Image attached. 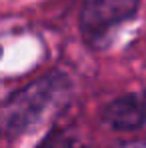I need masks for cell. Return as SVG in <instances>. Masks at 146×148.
<instances>
[{"mask_svg": "<svg viewBox=\"0 0 146 148\" xmlns=\"http://www.w3.org/2000/svg\"><path fill=\"white\" fill-rule=\"evenodd\" d=\"M70 84L60 72H50L22 86L0 102V132L24 134L52 116L68 98Z\"/></svg>", "mask_w": 146, "mask_h": 148, "instance_id": "cell-1", "label": "cell"}, {"mask_svg": "<svg viewBox=\"0 0 146 148\" xmlns=\"http://www.w3.org/2000/svg\"><path fill=\"white\" fill-rule=\"evenodd\" d=\"M140 0H86L80 10V32L90 46H100L116 26L130 20Z\"/></svg>", "mask_w": 146, "mask_h": 148, "instance_id": "cell-2", "label": "cell"}, {"mask_svg": "<svg viewBox=\"0 0 146 148\" xmlns=\"http://www.w3.org/2000/svg\"><path fill=\"white\" fill-rule=\"evenodd\" d=\"M104 122L114 130H136L146 126V90L110 102L104 108Z\"/></svg>", "mask_w": 146, "mask_h": 148, "instance_id": "cell-3", "label": "cell"}, {"mask_svg": "<svg viewBox=\"0 0 146 148\" xmlns=\"http://www.w3.org/2000/svg\"><path fill=\"white\" fill-rule=\"evenodd\" d=\"M36 148H84V144L78 140V136L68 130H52L46 134Z\"/></svg>", "mask_w": 146, "mask_h": 148, "instance_id": "cell-4", "label": "cell"}, {"mask_svg": "<svg viewBox=\"0 0 146 148\" xmlns=\"http://www.w3.org/2000/svg\"><path fill=\"white\" fill-rule=\"evenodd\" d=\"M114 148H146L144 140H130V142H120Z\"/></svg>", "mask_w": 146, "mask_h": 148, "instance_id": "cell-5", "label": "cell"}]
</instances>
